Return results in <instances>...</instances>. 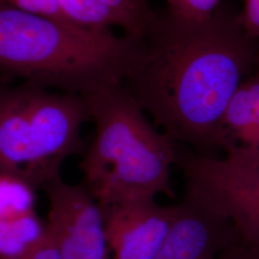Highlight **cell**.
I'll return each mask as SVG.
<instances>
[{
    "label": "cell",
    "instance_id": "6da1fadb",
    "mask_svg": "<svg viewBox=\"0 0 259 259\" xmlns=\"http://www.w3.org/2000/svg\"><path fill=\"white\" fill-rule=\"evenodd\" d=\"M257 55L237 17L215 10L189 19L167 9L138 39L123 87L173 142L216 157L229 151L224 115Z\"/></svg>",
    "mask_w": 259,
    "mask_h": 259
},
{
    "label": "cell",
    "instance_id": "7a4b0ae2",
    "mask_svg": "<svg viewBox=\"0 0 259 259\" xmlns=\"http://www.w3.org/2000/svg\"><path fill=\"white\" fill-rule=\"evenodd\" d=\"M138 39L17 9L0 0V72L89 95L123 84Z\"/></svg>",
    "mask_w": 259,
    "mask_h": 259
},
{
    "label": "cell",
    "instance_id": "3957f363",
    "mask_svg": "<svg viewBox=\"0 0 259 259\" xmlns=\"http://www.w3.org/2000/svg\"><path fill=\"white\" fill-rule=\"evenodd\" d=\"M83 97L95 135L79 167L98 204L158 194L176 199L171 185L176 144L156 129L123 84Z\"/></svg>",
    "mask_w": 259,
    "mask_h": 259
},
{
    "label": "cell",
    "instance_id": "277c9868",
    "mask_svg": "<svg viewBox=\"0 0 259 259\" xmlns=\"http://www.w3.org/2000/svg\"><path fill=\"white\" fill-rule=\"evenodd\" d=\"M91 120L82 95L24 82L0 83V171L37 189L57 177L70 156L83 154L81 130Z\"/></svg>",
    "mask_w": 259,
    "mask_h": 259
},
{
    "label": "cell",
    "instance_id": "5b68a950",
    "mask_svg": "<svg viewBox=\"0 0 259 259\" xmlns=\"http://www.w3.org/2000/svg\"><path fill=\"white\" fill-rule=\"evenodd\" d=\"M176 165L185 181L200 187L234 225L241 241L259 245V166L238 151L224 158L178 149Z\"/></svg>",
    "mask_w": 259,
    "mask_h": 259
},
{
    "label": "cell",
    "instance_id": "8992f818",
    "mask_svg": "<svg viewBox=\"0 0 259 259\" xmlns=\"http://www.w3.org/2000/svg\"><path fill=\"white\" fill-rule=\"evenodd\" d=\"M49 210L47 227L55 236L62 259H110L102 209L83 185L62 176L41 188Z\"/></svg>",
    "mask_w": 259,
    "mask_h": 259
},
{
    "label": "cell",
    "instance_id": "52a82bcc",
    "mask_svg": "<svg viewBox=\"0 0 259 259\" xmlns=\"http://www.w3.org/2000/svg\"><path fill=\"white\" fill-rule=\"evenodd\" d=\"M166 239L153 259H217L240 239L232 221L196 185L186 182Z\"/></svg>",
    "mask_w": 259,
    "mask_h": 259
},
{
    "label": "cell",
    "instance_id": "ba28073f",
    "mask_svg": "<svg viewBox=\"0 0 259 259\" xmlns=\"http://www.w3.org/2000/svg\"><path fill=\"white\" fill-rule=\"evenodd\" d=\"M110 259H153L166 239L179 206L159 205L153 197L100 206Z\"/></svg>",
    "mask_w": 259,
    "mask_h": 259
},
{
    "label": "cell",
    "instance_id": "9c48e42d",
    "mask_svg": "<svg viewBox=\"0 0 259 259\" xmlns=\"http://www.w3.org/2000/svg\"><path fill=\"white\" fill-rule=\"evenodd\" d=\"M229 151H238L259 166V69L232 96L224 115ZM227 153V154H228Z\"/></svg>",
    "mask_w": 259,
    "mask_h": 259
},
{
    "label": "cell",
    "instance_id": "30bf717a",
    "mask_svg": "<svg viewBox=\"0 0 259 259\" xmlns=\"http://www.w3.org/2000/svg\"><path fill=\"white\" fill-rule=\"evenodd\" d=\"M47 230V219L37 212L18 219H0V259L23 257L41 240Z\"/></svg>",
    "mask_w": 259,
    "mask_h": 259
},
{
    "label": "cell",
    "instance_id": "8fae6325",
    "mask_svg": "<svg viewBox=\"0 0 259 259\" xmlns=\"http://www.w3.org/2000/svg\"><path fill=\"white\" fill-rule=\"evenodd\" d=\"M37 188L21 177L0 171V219H18L36 212Z\"/></svg>",
    "mask_w": 259,
    "mask_h": 259
},
{
    "label": "cell",
    "instance_id": "7c38bea8",
    "mask_svg": "<svg viewBox=\"0 0 259 259\" xmlns=\"http://www.w3.org/2000/svg\"><path fill=\"white\" fill-rule=\"evenodd\" d=\"M65 17L76 24L92 28L120 27L125 24L118 15L96 0H57Z\"/></svg>",
    "mask_w": 259,
    "mask_h": 259
},
{
    "label": "cell",
    "instance_id": "4fadbf2b",
    "mask_svg": "<svg viewBox=\"0 0 259 259\" xmlns=\"http://www.w3.org/2000/svg\"><path fill=\"white\" fill-rule=\"evenodd\" d=\"M168 10L176 16L189 19L209 18L221 0H166Z\"/></svg>",
    "mask_w": 259,
    "mask_h": 259
},
{
    "label": "cell",
    "instance_id": "5bb4252c",
    "mask_svg": "<svg viewBox=\"0 0 259 259\" xmlns=\"http://www.w3.org/2000/svg\"><path fill=\"white\" fill-rule=\"evenodd\" d=\"M17 9L52 19L69 20L65 16L57 0H1ZM71 21V20H70Z\"/></svg>",
    "mask_w": 259,
    "mask_h": 259
},
{
    "label": "cell",
    "instance_id": "9a60e30c",
    "mask_svg": "<svg viewBox=\"0 0 259 259\" xmlns=\"http://www.w3.org/2000/svg\"><path fill=\"white\" fill-rule=\"evenodd\" d=\"M20 259H62L55 236L48 227L41 240Z\"/></svg>",
    "mask_w": 259,
    "mask_h": 259
},
{
    "label": "cell",
    "instance_id": "2e32d148",
    "mask_svg": "<svg viewBox=\"0 0 259 259\" xmlns=\"http://www.w3.org/2000/svg\"><path fill=\"white\" fill-rule=\"evenodd\" d=\"M237 20L249 36L259 38V0H245L244 9Z\"/></svg>",
    "mask_w": 259,
    "mask_h": 259
},
{
    "label": "cell",
    "instance_id": "e0dca14e",
    "mask_svg": "<svg viewBox=\"0 0 259 259\" xmlns=\"http://www.w3.org/2000/svg\"><path fill=\"white\" fill-rule=\"evenodd\" d=\"M217 259H250V252L248 247L239 239L223 250Z\"/></svg>",
    "mask_w": 259,
    "mask_h": 259
},
{
    "label": "cell",
    "instance_id": "ac0fdd59",
    "mask_svg": "<svg viewBox=\"0 0 259 259\" xmlns=\"http://www.w3.org/2000/svg\"><path fill=\"white\" fill-rule=\"evenodd\" d=\"M246 246L249 249L250 259H259V245H246Z\"/></svg>",
    "mask_w": 259,
    "mask_h": 259
},
{
    "label": "cell",
    "instance_id": "d6986e66",
    "mask_svg": "<svg viewBox=\"0 0 259 259\" xmlns=\"http://www.w3.org/2000/svg\"><path fill=\"white\" fill-rule=\"evenodd\" d=\"M256 63H258L259 65V52H258V55H257V59H256ZM259 68V67H258Z\"/></svg>",
    "mask_w": 259,
    "mask_h": 259
},
{
    "label": "cell",
    "instance_id": "ffe728a7",
    "mask_svg": "<svg viewBox=\"0 0 259 259\" xmlns=\"http://www.w3.org/2000/svg\"><path fill=\"white\" fill-rule=\"evenodd\" d=\"M0 83H1V80H0Z\"/></svg>",
    "mask_w": 259,
    "mask_h": 259
}]
</instances>
